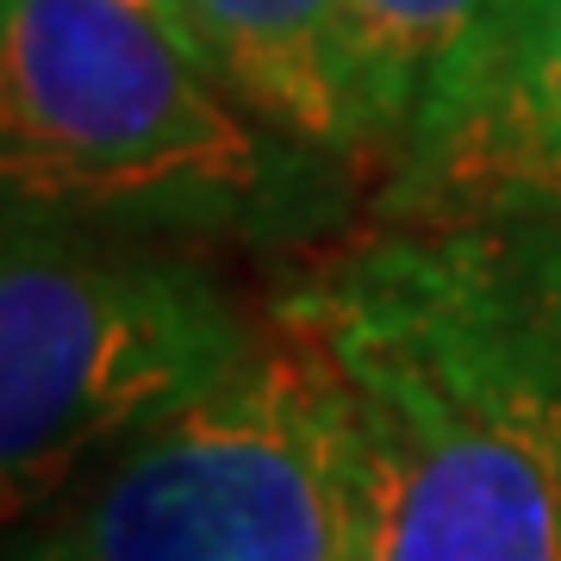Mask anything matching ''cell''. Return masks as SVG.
Returning a JSON list of instances; mask_svg holds the SVG:
<instances>
[{
    "mask_svg": "<svg viewBox=\"0 0 561 561\" xmlns=\"http://www.w3.org/2000/svg\"><path fill=\"white\" fill-rule=\"evenodd\" d=\"M13 561H368L337 362L300 294L225 387L44 505Z\"/></svg>",
    "mask_w": 561,
    "mask_h": 561,
    "instance_id": "7a4b0ae2",
    "label": "cell"
},
{
    "mask_svg": "<svg viewBox=\"0 0 561 561\" xmlns=\"http://www.w3.org/2000/svg\"><path fill=\"white\" fill-rule=\"evenodd\" d=\"M300 306L337 362L368 561H561L542 381L456 231L393 225Z\"/></svg>",
    "mask_w": 561,
    "mask_h": 561,
    "instance_id": "6da1fadb",
    "label": "cell"
},
{
    "mask_svg": "<svg viewBox=\"0 0 561 561\" xmlns=\"http://www.w3.org/2000/svg\"><path fill=\"white\" fill-rule=\"evenodd\" d=\"M468 256L481 262L486 287L500 300L512 337L542 381L561 387V213L542 219H500L456 231Z\"/></svg>",
    "mask_w": 561,
    "mask_h": 561,
    "instance_id": "ba28073f",
    "label": "cell"
},
{
    "mask_svg": "<svg viewBox=\"0 0 561 561\" xmlns=\"http://www.w3.org/2000/svg\"><path fill=\"white\" fill-rule=\"evenodd\" d=\"M530 362V356H524ZM530 368H537V362H530ZM542 381V375H537ZM542 405H549V437H556V468H561V387L556 381H542Z\"/></svg>",
    "mask_w": 561,
    "mask_h": 561,
    "instance_id": "9c48e42d",
    "label": "cell"
},
{
    "mask_svg": "<svg viewBox=\"0 0 561 561\" xmlns=\"http://www.w3.org/2000/svg\"><path fill=\"white\" fill-rule=\"evenodd\" d=\"M7 213L238 219L268 150L181 32L125 0H0Z\"/></svg>",
    "mask_w": 561,
    "mask_h": 561,
    "instance_id": "277c9868",
    "label": "cell"
},
{
    "mask_svg": "<svg viewBox=\"0 0 561 561\" xmlns=\"http://www.w3.org/2000/svg\"><path fill=\"white\" fill-rule=\"evenodd\" d=\"M343 25L350 0H175V32L225 81V94L324 150H356Z\"/></svg>",
    "mask_w": 561,
    "mask_h": 561,
    "instance_id": "8992f818",
    "label": "cell"
},
{
    "mask_svg": "<svg viewBox=\"0 0 561 561\" xmlns=\"http://www.w3.org/2000/svg\"><path fill=\"white\" fill-rule=\"evenodd\" d=\"M381 213L405 231L561 213V0H493L443 57Z\"/></svg>",
    "mask_w": 561,
    "mask_h": 561,
    "instance_id": "5b68a950",
    "label": "cell"
},
{
    "mask_svg": "<svg viewBox=\"0 0 561 561\" xmlns=\"http://www.w3.org/2000/svg\"><path fill=\"white\" fill-rule=\"evenodd\" d=\"M262 331L268 319L206 262L76 243L13 213L0 262L7 524H32L94 461L225 387Z\"/></svg>",
    "mask_w": 561,
    "mask_h": 561,
    "instance_id": "3957f363",
    "label": "cell"
},
{
    "mask_svg": "<svg viewBox=\"0 0 561 561\" xmlns=\"http://www.w3.org/2000/svg\"><path fill=\"white\" fill-rule=\"evenodd\" d=\"M125 7H138V13H150V20H162L175 32V0H125Z\"/></svg>",
    "mask_w": 561,
    "mask_h": 561,
    "instance_id": "30bf717a",
    "label": "cell"
},
{
    "mask_svg": "<svg viewBox=\"0 0 561 561\" xmlns=\"http://www.w3.org/2000/svg\"><path fill=\"white\" fill-rule=\"evenodd\" d=\"M493 0H350L343 94L356 150H400L419 94Z\"/></svg>",
    "mask_w": 561,
    "mask_h": 561,
    "instance_id": "52a82bcc",
    "label": "cell"
}]
</instances>
